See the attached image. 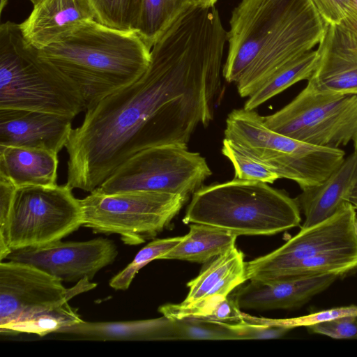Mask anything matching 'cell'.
<instances>
[{
  "instance_id": "obj_1",
  "label": "cell",
  "mask_w": 357,
  "mask_h": 357,
  "mask_svg": "<svg viewBox=\"0 0 357 357\" xmlns=\"http://www.w3.org/2000/svg\"><path fill=\"white\" fill-rule=\"evenodd\" d=\"M224 47L204 29L175 20L151 50L145 73L86 110L66 145V184L91 192L126 160L150 147H188L214 117Z\"/></svg>"
},
{
  "instance_id": "obj_2",
  "label": "cell",
  "mask_w": 357,
  "mask_h": 357,
  "mask_svg": "<svg viewBox=\"0 0 357 357\" xmlns=\"http://www.w3.org/2000/svg\"><path fill=\"white\" fill-rule=\"evenodd\" d=\"M327 24L310 0H241L227 31L222 76L249 97L273 73L311 51Z\"/></svg>"
},
{
  "instance_id": "obj_3",
  "label": "cell",
  "mask_w": 357,
  "mask_h": 357,
  "mask_svg": "<svg viewBox=\"0 0 357 357\" xmlns=\"http://www.w3.org/2000/svg\"><path fill=\"white\" fill-rule=\"evenodd\" d=\"M37 50L79 90L86 109L138 79L151 61V49L135 31L96 20Z\"/></svg>"
},
{
  "instance_id": "obj_4",
  "label": "cell",
  "mask_w": 357,
  "mask_h": 357,
  "mask_svg": "<svg viewBox=\"0 0 357 357\" xmlns=\"http://www.w3.org/2000/svg\"><path fill=\"white\" fill-rule=\"evenodd\" d=\"M183 222L239 235H274L301 224L296 199L268 183L234 178L202 186L192 194Z\"/></svg>"
},
{
  "instance_id": "obj_5",
  "label": "cell",
  "mask_w": 357,
  "mask_h": 357,
  "mask_svg": "<svg viewBox=\"0 0 357 357\" xmlns=\"http://www.w3.org/2000/svg\"><path fill=\"white\" fill-rule=\"evenodd\" d=\"M0 109L61 115L73 119L86 110L79 90L24 40L20 24L0 26Z\"/></svg>"
},
{
  "instance_id": "obj_6",
  "label": "cell",
  "mask_w": 357,
  "mask_h": 357,
  "mask_svg": "<svg viewBox=\"0 0 357 357\" xmlns=\"http://www.w3.org/2000/svg\"><path fill=\"white\" fill-rule=\"evenodd\" d=\"M225 138L280 178L296 182L302 190L321 184L345 158L341 149L316 146L277 132L266 126L264 116L244 108L227 116Z\"/></svg>"
},
{
  "instance_id": "obj_7",
  "label": "cell",
  "mask_w": 357,
  "mask_h": 357,
  "mask_svg": "<svg viewBox=\"0 0 357 357\" xmlns=\"http://www.w3.org/2000/svg\"><path fill=\"white\" fill-rule=\"evenodd\" d=\"M66 183L17 188L9 213L0 261L13 251L61 241L83 226L80 199Z\"/></svg>"
},
{
  "instance_id": "obj_8",
  "label": "cell",
  "mask_w": 357,
  "mask_h": 357,
  "mask_svg": "<svg viewBox=\"0 0 357 357\" xmlns=\"http://www.w3.org/2000/svg\"><path fill=\"white\" fill-rule=\"evenodd\" d=\"M188 200L180 195L149 191L106 194L94 189L80 199L83 226L93 232L115 234L137 245L167 227Z\"/></svg>"
},
{
  "instance_id": "obj_9",
  "label": "cell",
  "mask_w": 357,
  "mask_h": 357,
  "mask_svg": "<svg viewBox=\"0 0 357 357\" xmlns=\"http://www.w3.org/2000/svg\"><path fill=\"white\" fill-rule=\"evenodd\" d=\"M270 129L313 145L357 150V95L321 92L307 82L287 105L264 116Z\"/></svg>"
},
{
  "instance_id": "obj_10",
  "label": "cell",
  "mask_w": 357,
  "mask_h": 357,
  "mask_svg": "<svg viewBox=\"0 0 357 357\" xmlns=\"http://www.w3.org/2000/svg\"><path fill=\"white\" fill-rule=\"evenodd\" d=\"M211 174L199 153L186 146L162 145L132 155L96 189L106 194L137 190L189 199Z\"/></svg>"
},
{
  "instance_id": "obj_11",
  "label": "cell",
  "mask_w": 357,
  "mask_h": 357,
  "mask_svg": "<svg viewBox=\"0 0 357 357\" xmlns=\"http://www.w3.org/2000/svg\"><path fill=\"white\" fill-rule=\"evenodd\" d=\"M356 208L344 203L332 216L301 228L284 244L271 252L245 262L248 280L281 279L301 261L320 252L357 247L354 230Z\"/></svg>"
},
{
  "instance_id": "obj_12",
  "label": "cell",
  "mask_w": 357,
  "mask_h": 357,
  "mask_svg": "<svg viewBox=\"0 0 357 357\" xmlns=\"http://www.w3.org/2000/svg\"><path fill=\"white\" fill-rule=\"evenodd\" d=\"M96 286L88 279L66 289L59 278L34 266L0 263V327L38 311L57 306Z\"/></svg>"
},
{
  "instance_id": "obj_13",
  "label": "cell",
  "mask_w": 357,
  "mask_h": 357,
  "mask_svg": "<svg viewBox=\"0 0 357 357\" xmlns=\"http://www.w3.org/2000/svg\"><path fill=\"white\" fill-rule=\"evenodd\" d=\"M118 255L115 243L98 237L85 241H55L38 247L13 250L8 261L28 264L62 282L90 281Z\"/></svg>"
},
{
  "instance_id": "obj_14",
  "label": "cell",
  "mask_w": 357,
  "mask_h": 357,
  "mask_svg": "<svg viewBox=\"0 0 357 357\" xmlns=\"http://www.w3.org/2000/svg\"><path fill=\"white\" fill-rule=\"evenodd\" d=\"M72 120L41 112L0 109V146L43 149L59 153L70 138Z\"/></svg>"
},
{
  "instance_id": "obj_15",
  "label": "cell",
  "mask_w": 357,
  "mask_h": 357,
  "mask_svg": "<svg viewBox=\"0 0 357 357\" xmlns=\"http://www.w3.org/2000/svg\"><path fill=\"white\" fill-rule=\"evenodd\" d=\"M340 275H319L271 280H250L240 285L233 299L240 309L268 310L302 306L326 290Z\"/></svg>"
},
{
  "instance_id": "obj_16",
  "label": "cell",
  "mask_w": 357,
  "mask_h": 357,
  "mask_svg": "<svg viewBox=\"0 0 357 357\" xmlns=\"http://www.w3.org/2000/svg\"><path fill=\"white\" fill-rule=\"evenodd\" d=\"M308 83L331 94L357 95V45L337 25H328Z\"/></svg>"
},
{
  "instance_id": "obj_17",
  "label": "cell",
  "mask_w": 357,
  "mask_h": 357,
  "mask_svg": "<svg viewBox=\"0 0 357 357\" xmlns=\"http://www.w3.org/2000/svg\"><path fill=\"white\" fill-rule=\"evenodd\" d=\"M91 20L95 15L89 0H40L20 26L26 42L40 50Z\"/></svg>"
},
{
  "instance_id": "obj_18",
  "label": "cell",
  "mask_w": 357,
  "mask_h": 357,
  "mask_svg": "<svg viewBox=\"0 0 357 357\" xmlns=\"http://www.w3.org/2000/svg\"><path fill=\"white\" fill-rule=\"evenodd\" d=\"M357 182V150L319 185L302 190L296 198L305 216L301 228L314 225L334 215L348 202Z\"/></svg>"
},
{
  "instance_id": "obj_19",
  "label": "cell",
  "mask_w": 357,
  "mask_h": 357,
  "mask_svg": "<svg viewBox=\"0 0 357 357\" xmlns=\"http://www.w3.org/2000/svg\"><path fill=\"white\" fill-rule=\"evenodd\" d=\"M56 333L94 341L174 340L173 319L162 317L126 321H82L63 327Z\"/></svg>"
},
{
  "instance_id": "obj_20",
  "label": "cell",
  "mask_w": 357,
  "mask_h": 357,
  "mask_svg": "<svg viewBox=\"0 0 357 357\" xmlns=\"http://www.w3.org/2000/svg\"><path fill=\"white\" fill-rule=\"evenodd\" d=\"M58 153L47 149L0 146V175L17 188L56 185Z\"/></svg>"
},
{
  "instance_id": "obj_21",
  "label": "cell",
  "mask_w": 357,
  "mask_h": 357,
  "mask_svg": "<svg viewBox=\"0 0 357 357\" xmlns=\"http://www.w3.org/2000/svg\"><path fill=\"white\" fill-rule=\"evenodd\" d=\"M208 262L188 282L189 292L181 303L191 304L215 296L227 297L248 280L244 255L236 246Z\"/></svg>"
},
{
  "instance_id": "obj_22",
  "label": "cell",
  "mask_w": 357,
  "mask_h": 357,
  "mask_svg": "<svg viewBox=\"0 0 357 357\" xmlns=\"http://www.w3.org/2000/svg\"><path fill=\"white\" fill-rule=\"evenodd\" d=\"M237 236L215 227L192 223L188 234L162 259L207 263L235 246Z\"/></svg>"
},
{
  "instance_id": "obj_23",
  "label": "cell",
  "mask_w": 357,
  "mask_h": 357,
  "mask_svg": "<svg viewBox=\"0 0 357 357\" xmlns=\"http://www.w3.org/2000/svg\"><path fill=\"white\" fill-rule=\"evenodd\" d=\"M319 59L317 50L310 51L288 62L273 73L248 97L244 109L255 110L275 96L303 79H309Z\"/></svg>"
},
{
  "instance_id": "obj_24",
  "label": "cell",
  "mask_w": 357,
  "mask_h": 357,
  "mask_svg": "<svg viewBox=\"0 0 357 357\" xmlns=\"http://www.w3.org/2000/svg\"><path fill=\"white\" fill-rule=\"evenodd\" d=\"M80 316L66 301L54 307L36 312L0 327L1 334L31 333L45 336L82 321Z\"/></svg>"
},
{
  "instance_id": "obj_25",
  "label": "cell",
  "mask_w": 357,
  "mask_h": 357,
  "mask_svg": "<svg viewBox=\"0 0 357 357\" xmlns=\"http://www.w3.org/2000/svg\"><path fill=\"white\" fill-rule=\"evenodd\" d=\"M158 311L170 319L189 318L206 321L238 322L244 314L231 298L215 296L191 304H165Z\"/></svg>"
},
{
  "instance_id": "obj_26",
  "label": "cell",
  "mask_w": 357,
  "mask_h": 357,
  "mask_svg": "<svg viewBox=\"0 0 357 357\" xmlns=\"http://www.w3.org/2000/svg\"><path fill=\"white\" fill-rule=\"evenodd\" d=\"M187 3L186 0H141L134 31L151 50Z\"/></svg>"
},
{
  "instance_id": "obj_27",
  "label": "cell",
  "mask_w": 357,
  "mask_h": 357,
  "mask_svg": "<svg viewBox=\"0 0 357 357\" xmlns=\"http://www.w3.org/2000/svg\"><path fill=\"white\" fill-rule=\"evenodd\" d=\"M95 20L110 28L134 31L141 0H89Z\"/></svg>"
},
{
  "instance_id": "obj_28",
  "label": "cell",
  "mask_w": 357,
  "mask_h": 357,
  "mask_svg": "<svg viewBox=\"0 0 357 357\" xmlns=\"http://www.w3.org/2000/svg\"><path fill=\"white\" fill-rule=\"evenodd\" d=\"M182 238L183 236H178L152 241L137 252L128 266L110 280L109 286L115 290H127L140 269L155 259H162Z\"/></svg>"
},
{
  "instance_id": "obj_29",
  "label": "cell",
  "mask_w": 357,
  "mask_h": 357,
  "mask_svg": "<svg viewBox=\"0 0 357 357\" xmlns=\"http://www.w3.org/2000/svg\"><path fill=\"white\" fill-rule=\"evenodd\" d=\"M221 151L233 165L234 178L266 183H273L280 178L269 167L244 152L229 139H223Z\"/></svg>"
},
{
  "instance_id": "obj_30",
  "label": "cell",
  "mask_w": 357,
  "mask_h": 357,
  "mask_svg": "<svg viewBox=\"0 0 357 357\" xmlns=\"http://www.w3.org/2000/svg\"><path fill=\"white\" fill-rule=\"evenodd\" d=\"M174 340H231L232 331L225 321L189 318L172 319Z\"/></svg>"
},
{
  "instance_id": "obj_31",
  "label": "cell",
  "mask_w": 357,
  "mask_h": 357,
  "mask_svg": "<svg viewBox=\"0 0 357 357\" xmlns=\"http://www.w3.org/2000/svg\"><path fill=\"white\" fill-rule=\"evenodd\" d=\"M225 324L234 333L235 340L280 338L292 329L285 326L270 325L246 319L234 324Z\"/></svg>"
},
{
  "instance_id": "obj_32",
  "label": "cell",
  "mask_w": 357,
  "mask_h": 357,
  "mask_svg": "<svg viewBox=\"0 0 357 357\" xmlns=\"http://www.w3.org/2000/svg\"><path fill=\"white\" fill-rule=\"evenodd\" d=\"M357 314V305H349L311 313L303 317L285 319H268V324L271 325L285 326L292 329L298 326H308L315 324L330 321L338 317Z\"/></svg>"
},
{
  "instance_id": "obj_33",
  "label": "cell",
  "mask_w": 357,
  "mask_h": 357,
  "mask_svg": "<svg viewBox=\"0 0 357 357\" xmlns=\"http://www.w3.org/2000/svg\"><path fill=\"white\" fill-rule=\"evenodd\" d=\"M307 328L312 333L334 339H357V314L315 324Z\"/></svg>"
},
{
  "instance_id": "obj_34",
  "label": "cell",
  "mask_w": 357,
  "mask_h": 357,
  "mask_svg": "<svg viewBox=\"0 0 357 357\" xmlns=\"http://www.w3.org/2000/svg\"><path fill=\"white\" fill-rule=\"evenodd\" d=\"M327 25H340L349 15L353 0H310Z\"/></svg>"
},
{
  "instance_id": "obj_35",
  "label": "cell",
  "mask_w": 357,
  "mask_h": 357,
  "mask_svg": "<svg viewBox=\"0 0 357 357\" xmlns=\"http://www.w3.org/2000/svg\"><path fill=\"white\" fill-rule=\"evenodd\" d=\"M17 188L8 178L0 175V242L5 238L8 218Z\"/></svg>"
},
{
  "instance_id": "obj_36",
  "label": "cell",
  "mask_w": 357,
  "mask_h": 357,
  "mask_svg": "<svg viewBox=\"0 0 357 357\" xmlns=\"http://www.w3.org/2000/svg\"><path fill=\"white\" fill-rule=\"evenodd\" d=\"M337 26L357 45V0H353L349 15Z\"/></svg>"
},
{
  "instance_id": "obj_37",
  "label": "cell",
  "mask_w": 357,
  "mask_h": 357,
  "mask_svg": "<svg viewBox=\"0 0 357 357\" xmlns=\"http://www.w3.org/2000/svg\"><path fill=\"white\" fill-rule=\"evenodd\" d=\"M188 3L192 5L210 6H215L218 0H186Z\"/></svg>"
},
{
  "instance_id": "obj_38",
  "label": "cell",
  "mask_w": 357,
  "mask_h": 357,
  "mask_svg": "<svg viewBox=\"0 0 357 357\" xmlns=\"http://www.w3.org/2000/svg\"><path fill=\"white\" fill-rule=\"evenodd\" d=\"M348 202L353 205L357 209V182L355 184L348 199Z\"/></svg>"
},
{
  "instance_id": "obj_39",
  "label": "cell",
  "mask_w": 357,
  "mask_h": 357,
  "mask_svg": "<svg viewBox=\"0 0 357 357\" xmlns=\"http://www.w3.org/2000/svg\"><path fill=\"white\" fill-rule=\"evenodd\" d=\"M8 0H1L0 2V11L1 13L3 12V8L6 6L8 3Z\"/></svg>"
},
{
  "instance_id": "obj_40",
  "label": "cell",
  "mask_w": 357,
  "mask_h": 357,
  "mask_svg": "<svg viewBox=\"0 0 357 357\" xmlns=\"http://www.w3.org/2000/svg\"><path fill=\"white\" fill-rule=\"evenodd\" d=\"M354 230H355L356 234L357 236V217L356 218L355 221H354Z\"/></svg>"
},
{
  "instance_id": "obj_41",
  "label": "cell",
  "mask_w": 357,
  "mask_h": 357,
  "mask_svg": "<svg viewBox=\"0 0 357 357\" xmlns=\"http://www.w3.org/2000/svg\"><path fill=\"white\" fill-rule=\"evenodd\" d=\"M33 6L36 5L37 3H38L40 0H29Z\"/></svg>"
}]
</instances>
